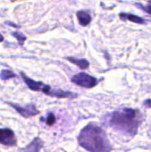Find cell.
<instances>
[{
    "label": "cell",
    "mask_w": 151,
    "mask_h": 152,
    "mask_svg": "<svg viewBox=\"0 0 151 152\" xmlns=\"http://www.w3.org/2000/svg\"><path fill=\"white\" fill-rule=\"evenodd\" d=\"M140 6H142V9L143 11H145L147 13H149V14H150L151 15V1H149V2H148L147 5H141V4H140Z\"/></svg>",
    "instance_id": "14"
},
{
    "label": "cell",
    "mask_w": 151,
    "mask_h": 152,
    "mask_svg": "<svg viewBox=\"0 0 151 152\" xmlns=\"http://www.w3.org/2000/svg\"><path fill=\"white\" fill-rule=\"evenodd\" d=\"M15 77H16L15 73L10 69H3L0 73V78L2 80H7V79H10V78Z\"/></svg>",
    "instance_id": "11"
},
{
    "label": "cell",
    "mask_w": 151,
    "mask_h": 152,
    "mask_svg": "<svg viewBox=\"0 0 151 152\" xmlns=\"http://www.w3.org/2000/svg\"><path fill=\"white\" fill-rule=\"evenodd\" d=\"M119 18L122 20H129V21H132V22H134V23H137V24H144L145 23V20L137 16V15H134V14H132V13H126V12H121L119 13Z\"/></svg>",
    "instance_id": "8"
},
{
    "label": "cell",
    "mask_w": 151,
    "mask_h": 152,
    "mask_svg": "<svg viewBox=\"0 0 151 152\" xmlns=\"http://www.w3.org/2000/svg\"><path fill=\"white\" fill-rule=\"evenodd\" d=\"M41 121H45V123H46L47 126H53L55 123L56 118H55V116L53 113L49 112L48 115H47V117H46V118L45 119L44 118H41Z\"/></svg>",
    "instance_id": "12"
},
{
    "label": "cell",
    "mask_w": 151,
    "mask_h": 152,
    "mask_svg": "<svg viewBox=\"0 0 151 152\" xmlns=\"http://www.w3.org/2000/svg\"><path fill=\"white\" fill-rule=\"evenodd\" d=\"M12 36L18 40L19 44H20V45H22L24 44L25 40L27 39V37H26L23 34H21V33H20V32H13V33H12Z\"/></svg>",
    "instance_id": "13"
},
{
    "label": "cell",
    "mask_w": 151,
    "mask_h": 152,
    "mask_svg": "<svg viewBox=\"0 0 151 152\" xmlns=\"http://www.w3.org/2000/svg\"><path fill=\"white\" fill-rule=\"evenodd\" d=\"M44 146L43 141L39 137H36L25 149V152H39Z\"/></svg>",
    "instance_id": "7"
},
{
    "label": "cell",
    "mask_w": 151,
    "mask_h": 152,
    "mask_svg": "<svg viewBox=\"0 0 151 152\" xmlns=\"http://www.w3.org/2000/svg\"><path fill=\"white\" fill-rule=\"evenodd\" d=\"M20 75H21V77H22V79L24 80L25 84L28 86V87L30 90L35 91V92H41V93L43 92V89L44 88L45 84H44V83H42V82L35 81V80H33V79L28 77L27 76H25V74L22 73V72L20 73Z\"/></svg>",
    "instance_id": "6"
},
{
    "label": "cell",
    "mask_w": 151,
    "mask_h": 152,
    "mask_svg": "<svg viewBox=\"0 0 151 152\" xmlns=\"http://www.w3.org/2000/svg\"><path fill=\"white\" fill-rule=\"evenodd\" d=\"M77 20H78V22L82 26H88L91 23L92 17L87 12L79 11V12H77Z\"/></svg>",
    "instance_id": "9"
},
{
    "label": "cell",
    "mask_w": 151,
    "mask_h": 152,
    "mask_svg": "<svg viewBox=\"0 0 151 152\" xmlns=\"http://www.w3.org/2000/svg\"><path fill=\"white\" fill-rule=\"evenodd\" d=\"M4 41V37L2 36V34L0 33V42H3Z\"/></svg>",
    "instance_id": "16"
},
{
    "label": "cell",
    "mask_w": 151,
    "mask_h": 152,
    "mask_svg": "<svg viewBox=\"0 0 151 152\" xmlns=\"http://www.w3.org/2000/svg\"><path fill=\"white\" fill-rule=\"evenodd\" d=\"M143 120L142 113L137 109H121L106 116V125L116 132L134 137Z\"/></svg>",
    "instance_id": "1"
},
{
    "label": "cell",
    "mask_w": 151,
    "mask_h": 152,
    "mask_svg": "<svg viewBox=\"0 0 151 152\" xmlns=\"http://www.w3.org/2000/svg\"><path fill=\"white\" fill-rule=\"evenodd\" d=\"M71 81L77 86L87 89L93 88L99 84V80L96 77L85 72H80L76 74L75 76L72 77Z\"/></svg>",
    "instance_id": "3"
},
{
    "label": "cell",
    "mask_w": 151,
    "mask_h": 152,
    "mask_svg": "<svg viewBox=\"0 0 151 152\" xmlns=\"http://www.w3.org/2000/svg\"><path fill=\"white\" fill-rule=\"evenodd\" d=\"M79 145L89 152H111L113 147L106 132L94 124H89L78 135Z\"/></svg>",
    "instance_id": "2"
},
{
    "label": "cell",
    "mask_w": 151,
    "mask_h": 152,
    "mask_svg": "<svg viewBox=\"0 0 151 152\" xmlns=\"http://www.w3.org/2000/svg\"><path fill=\"white\" fill-rule=\"evenodd\" d=\"M0 144L11 147L17 145V139L12 130L9 128H0Z\"/></svg>",
    "instance_id": "5"
},
{
    "label": "cell",
    "mask_w": 151,
    "mask_h": 152,
    "mask_svg": "<svg viewBox=\"0 0 151 152\" xmlns=\"http://www.w3.org/2000/svg\"><path fill=\"white\" fill-rule=\"evenodd\" d=\"M143 104H144V106L146 107V108H148V109H151V100H146L144 102H143Z\"/></svg>",
    "instance_id": "15"
},
{
    "label": "cell",
    "mask_w": 151,
    "mask_h": 152,
    "mask_svg": "<svg viewBox=\"0 0 151 152\" xmlns=\"http://www.w3.org/2000/svg\"><path fill=\"white\" fill-rule=\"evenodd\" d=\"M9 106H11L12 108H13L21 117L23 118H30V117H34L36 116L40 113V111L36 109V107L34 104H28L25 107H21L18 104L12 103V102H6Z\"/></svg>",
    "instance_id": "4"
},
{
    "label": "cell",
    "mask_w": 151,
    "mask_h": 152,
    "mask_svg": "<svg viewBox=\"0 0 151 152\" xmlns=\"http://www.w3.org/2000/svg\"><path fill=\"white\" fill-rule=\"evenodd\" d=\"M68 61H69L70 62H72L73 64L77 65V67H79L82 69H86L89 68V61L85 59H77L74 57H68L67 58Z\"/></svg>",
    "instance_id": "10"
}]
</instances>
